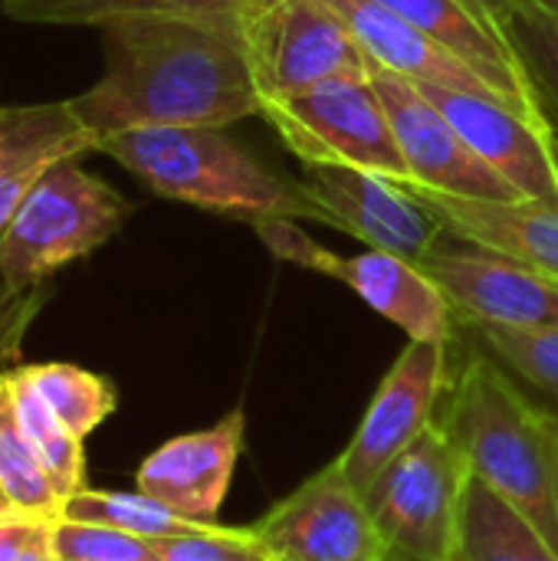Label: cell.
Segmentation results:
<instances>
[{"label":"cell","mask_w":558,"mask_h":561,"mask_svg":"<svg viewBox=\"0 0 558 561\" xmlns=\"http://www.w3.org/2000/svg\"><path fill=\"white\" fill-rule=\"evenodd\" d=\"M388 561H414V559H408V556H401V552H391V559Z\"/></svg>","instance_id":"obj_38"},{"label":"cell","mask_w":558,"mask_h":561,"mask_svg":"<svg viewBox=\"0 0 558 561\" xmlns=\"http://www.w3.org/2000/svg\"><path fill=\"white\" fill-rule=\"evenodd\" d=\"M421 89L457 125L467 145L523 197L558 207V151L553 135L490 95L444 85Z\"/></svg>","instance_id":"obj_14"},{"label":"cell","mask_w":558,"mask_h":561,"mask_svg":"<svg viewBox=\"0 0 558 561\" xmlns=\"http://www.w3.org/2000/svg\"><path fill=\"white\" fill-rule=\"evenodd\" d=\"M270 561H388L362 490L345 477L339 457L280 500L257 526Z\"/></svg>","instance_id":"obj_8"},{"label":"cell","mask_w":558,"mask_h":561,"mask_svg":"<svg viewBox=\"0 0 558 561\" xmlns=\"http://www.w3.org/2000/svg\"><path fill=\"white\" fill-rule=\"evenodd\" d=\"M303 168L299 187L319 210V224L352 233L368 250L421 263L447 237L444 224L391 178L339 164Z\"/></svg>","instance_id":"obj_11"},{"label":"cell","mask_w":558,"mask_h":561,"mask_svg":"<svg viewBox=\"0 0 558 561\" xmlns=\"http://www.w3.org/2000/svg\"><path fill=\"white\" fill-rule=\"evenodd\" d=\"M53 539L62 561H161L158 542L138 539L112 526L56 519Z\"/></svg>","instance_id":"obj_28"},{"label":"cell","mask_w":558,"mask_h":561,"mask_svg":"<svg viewBox=\"0 0 558 561\" xmlns=\"http://www.w3.org/2000/svg\"><path fill=\"white\" fill-rule=\"evenodd\" d=\"M447 230V237L510 256L558 283V207L543 201H474L421 184H401Z\"/></svg>","instance_id":"obj_16"},{"label":"cell","mask_w":558,"mask_h":561,"mask_svg":"<svg viewBox=\"0 0 558 561\" xmlns=\"http://www.w3.org/2000/svg\"><path fill=\"white\" fill-rule=\"evenodd\" d=\"M99 138L66 102L0 105V233L30 187L59 161L95 151Z\"/></svg>","instance_id":"obj_18"},{"label":"cell","mask_w":558,"mask_h":561,"mask_svg":"<svg viewBox=\"0 0 558 561\" xmlns=\"http://www.w3.org/2000/svg\"><path fill=\"white\" fill-rule=\"evenodd\" d=\"M326 276L345 283L365 306L395 322L408 342H451L454 335L451 299L414 260L385 250H365L349 260L335 253Z\"/></svg>","instance_id":"obj_17"},{"label":"cell","mask_w":558,"mask_h":561,"mask_svg":"<svg viewBox=\"0 0 558 561\" xmlns=\"http://www.w3.org/2000/svg\"><path fill=\"white\" fill-rule=\"evenodd\" d=\"M342 26L355 36L362 53L368 56L372 66L388 69L395 76H405L418 85H444V89H460V92H477L490 95L523 118H529L510 95H503L483 72H477L470 62H464L457 53H451L444 43L398 16L378 0H322ZM533 122V118H529ZM536 125V122H533ZM539 128V125H536ZM549 135V131H546Z\"/></svg>","instance_id":"obj_15"},{"label":"cell","mask_w":558,"mask_h":561,"mask_svg":"<svg viewBox=\"0 0 558 561\" xmlns=\"http://www.w3.org/2000/svg\"><path fill=\"white\" fill-rule=\"evenodd\" d=\"M49 286L23 289V293H0V371L10 368L23 348V339L43 306L49 302Z\"/></svg>","instance_id":"obj_31"},{"label":"cell","mask_w":558,"mask_h":561,"mask_svg":"<svg viewBox=\"0 0 558 561\" xmlns=\"http://www.w3.org/2000/svg\"><path fill=\"white\" fill-rule=\"evenodd\" d=\"M237 26L260 102L372 76L368 56L322 0H250Z\"/></svg>","instance_id":"obj_7"},{"label":"cell","mask_w":558,"mask_h":561,"mask_svg":"<svg viewBox=\"0 0 558 561\" xmlns=\"http://www.w3.org/2000/svg\"><path fill=\"white\" fill-rule=\"evenodd\" d=\"M59 519H72V523H95V526H112L122 533H132L138 539L148 542H161V539H178V536H191L210 526L191 523L184 516H178L174 510H168L164 503L145 496V493H109V490H79L62 503Z\"/></svg>","instance_id":"obj_25"},{"label":"cell","mask_w":558,"mask_h":561,"mask_svg":"<svg viewBox=\"0 0 558 561\" xmlns=\"http://www.w3.org/2000/svg\"><path fill=\"white\" fill-rule=\"evenodd\" d=\"M437 43H444L451 53H457L464 62H470L477 72H483L503 95H510L543 131L553 135V118L546 102L539 99L526 66L520 56L503 49L467 10L460 0H378Z\"/></svg>","instance_id":"obj_19"},{"label":"cell","mask_w":558,"mask_h":561,"mask_svg":"<svg viewBox=\"0 0 558 561\" xmlns=\"http://www.w3.org/2000/svg\"><path fill=\"white\" fill-rule=\"evenodd\" d=\"M260 115L303 164L358 168L411 184V171L372 79H329L283 99H266Z\"/></svg>","instance_id":"obj_6"},{"label":"cell","mask_w":558,"mask_h":561,"mask_svg":"<svg viewBox=\"0 0 558 561\" xmlns=\"http://www.w3.org/2000/svg\"><path fill=\"white\" fill-rule=\"evenodd\" d=\"M161 561H270L260 536L250 529H227L210 526L191 536L161 539L158 542Z\"/></svg>","instance_id":"obj_29"},{"label":"cell","mask_w":558,"mask_h":561,"mask_svg":"<svg viewBox=\"0 0 558 561\" xmlns=\"http://www.w3.org/2000/svg\"><path fill=\"white\" fill-rule=\"evenodd\" d=\"M10 381H13V398H16L23 431H26L30 444L36 447L56 493L66 503L72 493L86 490V450H82V440L53 414V408L43 401V394L30 381L23 365H10Z\"/></svg>","instance_id":"obj_23"},{"label":"cell","mask_w":558,"mask_h":561,"mask_svg":"<svg viewBox=\"0 0 558 561\" xmlns=\"http://www.w3.org/2000/svg\"><path fill=\"white\" fill-rule=\"evenodd\" d=\"M447 561H558V549L520 510L470 473Z\"/></svg>","instance_id":"obj_20"},{"label":"cell","mask_w":558,"mask_h":561,"mask_svg":"<svg viewBox=\"0 0 558 561\" xmlns=\"http://www.w3.org/2000/svg\"><path fill=\"white\" fill-rule=\"evenodd\" d=\"M543 417H546V440H549V467H553V506H556L558 523V411L543 404Z\"/></svg>","instance_id":"obj_35"},{"label":"cell","mask_w":558,"mask_h":561,"mask_svg":"<svg viewBox=\"0 0 558 561\" xmlns=\"http://www.w3.org/2000/svg\"><path fill=\"white\" fill-rule=\"evenodd\" d=\"M132 204L79 158L53 164L0 233V293L46 286L53 273L105 247Z\"/></svg>","instance_id":"obj_4"},{"label":"cell","mask_w":558,"mask_h":561,"mask_svg":"<svg viewBox=\"0 0 558 561\" xmlns=\"http://www.w3.org/2000/svg\"><path fill=\"white\" fill-rule=\"evenodd\" d=\"M257 227V233L263 237V243L286 263H296V266H306L312 273H329V263H332V250L319 247L312 237H306L296 220H286V217H257L250 220Z\"/></svg>","instance_id":"obj_30"},{"label":"cell","mask_w":558,"mask_h":561,"mask_svg":"<svg viewBox=\"0 0 558 561\" xmlns=\"http://www.w3.org/2000/svg\"><path fill=\"white\" fill-rule=\"evenodd\" d=\"M243 434L247 414L237 408L204 431L171 437L141 460L135 473L138 493L164 503L191 523L220 526L217 513L243 454Z\"/></svg>","instance_id":"obj_13"},{"label":"cell","mask_w":558,"mask_h":561,"mask_svg":"<svg viewBox=\"0 0 558 561\" xmlns=\"http://www.w3.org/2000/svg\"><path fill=\"white\" fill-rule=\"evenodd\" d=\"M13 513H20V510H16V506L7 500V493L0 490V519H3V516H13Z\"/></svg>","instance_id":"obj_36"},{"label":"cell","mask_w":558,"mask_h":561,"mask_svg":"<svg viewBox=\"0 0 558 561\" xmlns=\"http://www.w3.org/2000/svg\"><path fill=\"white\" fill-rule=\"evenodd\" d=\"M95 151L118 161L168 201L243 220H319V210L303 194L299 181H286L260 164L224 128H128L99 138Z\"/></svg>","instance_id":"obj_3"},{"label":"cell","mask_w":558,"mask_h":561,"mask_svg":"<svg viewBox=\"0 0 558 561\" xmlns=\"http://www.w3.org/2000/svg\"><path fill=\"white\" fill-rule=\"evenodd\" d=\"M0 490L26 516L59 519L62 513V496L56 493L36 447L23 431L10 368L0 371Z\"/></svg>","instance_id":"obj_22"},{"label":"cell","mask_w":558,"mask_h":561,"mask_svg":"<svg viewBox=\"0 0 558 561\" xmlns=\"http://www.w3.org/2000/svg\"><path fill=\"white\" fill-rule=\"evenodd\" d=\"M53 526L56 519L39 523V529L33 533V539L23 546V552L16 556V561H62L56 552V539H53Z\"/></svg>","instance_id":"obj_34"},{"label":"cell","mask_w":558,"mask_h":561,"mask_svg":"<svg viewBox=\"0 0 558 561\" xmlns=\"http://www.w3.org/2000/svg\"><path fill=\"white\" fill-rule=\"evenodd\" d=\"M437 417L470 473L520 510L558 549L543 401L529 398L483 348L470 352L464 368L451 378Z\"/></svg>","instance_id":"obj_2"},{"label":"cell","mask_w":558,"mask_h":561,"mask_svg":"<svg viewBox=\"0 0 558 561\" xmlns=\"http://www.w3.org/2000/svg\"><path fill=\"white\" fill-rule=\"evenodd\" d=\"M467 483L470 467L437 417L362 496L391 552L414 561H447Z\"/></svg>","instance_id":"obj_5"},{"label":"cell","mask_w":558,"mask_h":561,"mask_svg":"<svg viewBox=\"0 0 558 561\" xmlns=\"http://www.w3.org/2000/svg\"><path fill=\"white\" fill-rule=\"evenodd\" d=\"M43 401L53 408V414L79 437L86 440L95 427H102L115 408H118V391L115 385L89 371L82 365L69 362H39V365H23Z\"/></svg>","instance_id":"obj_24"},{"label":"cell","mask_w":558,"mask_h":561,"mask_svg":"<svg viewBox=\"0 0 558 561\" xmlns=\"http://www.w3.org/2000/svg\"><path fill=\"white\" fill-rule=\"evenodd\" d=\"M451 378V342L405 345L372 394L352 444L339 454L345 477L358 490H365L408 444L428 431V424L437 421Z\"/></svg>","instance_id":"obj_10"},{"label":"cell","mask_w":558,"mask_h":561,"mask_svg":"<svg viewBox=\"0 0 558 561\" xmlns=\"http://www.w3.org/2000/svg\"><path fill=\"white\" fill-rule=\"evenodd\" d=\"M424 273L451 299L460 325H500V329H546L558 325V283L536 270L480 250L434 247L421 260Z\"/></svg>","instance_id":"obj_12"},{"label":"cell","mask_w":558,"mask_h":561,"mask_svg":"<svg viewBox=\"0 0 558 561\" xmlns=\"http://www.w3.org/2000/svg\"><path fill=\"white\" fill-rule=\"evenodd\" d=\"M250 0H3L16 23L102 26L125 16H240Z\"/></svg>","instance_id":"obj_21"},{"label":"cell","mask_w":558,"mask_h":561,"mask_svg":"<svg viewBox=\"0 0 558 561\" xmlns=\"http://www.w3.org/2000/svg\"><path fill=\"white\" fill-rule=\"evenodd\" d=\"M553 141H556V151H558V122H553Z\"/></svg>","instance_id":"obj_39"},{"label":"cell","mask_w":558,"mask_h":561,"mask_svg":"<svg viewBox=\"0 0 558 561\" xmlns=\"http://www.w3.org/2000/svg\"><path fill=\"white\" fill-rule=\"evenodd\" d=\"M510 36L549 118L558 122V13L536 0H513Z\"/></svg>","instance_id":"obj_27"},{"label":"cell","mask_w":558,"mask_h":561,"mask_svg":"<svg viewBox=\"0 0 558 561\" xmlns=\"http://www.w3.org/2000/svg\"><path fill=\"white\" fill-rule=\"evenodd\" d=\"M464 3V10L503 46V49H510L513 56H520L516 53V46H513V36H510V10H513V0H460Z\"/></svg>","instance_id":"obj_32"},{"label":"cell","mask_w":558,"mask_h":561,"mask_svg":"<svg viewBox=\"0 0 558 561\" xmlns=\"http://www.w3.org/2000/svg\"><path fill=\"white\" fill-rule=\"evenodd\" d=\"M99 30L105 72L69 99L95 138L168 125L227 128L260 115L237 16H125Z\"/></svg>","instance_id":"obj_1"},{"label":"cell","mask_w":558,"mask_h":561,"mask_svg":"<svg viewBox=\"0 0 558 561\" xmlns=\"http://www.w3.org/2000/svg\"><path fill=\"white\" fill-rule=\"evenodd\" d=\"M477 342L543 404L558 411V325L546 329H500L474 325Z\"/></svg>","instance_id":"obj_26"},{"label":"cell","mask_w":558,"mask_h":561,"mask_svg":"<svg viewBox=\"0 0 558 561\" xmlns=\"http://www.w3.org/2000/svg\"><path fill=\"white\" fill-rule=\"evenodd\" d=\"M368 79L385 102L395 141L411 171V184L474 201H526L467 145L457 125L428 99L418 82L378 66H372Z\"/></svg>","instance_id":"obj_9"},{"label":"cell","mask_w":558,"mask_h":561,"mask_svg":"<svg viewBox=\"0 0 558 561\" xmlns=\"http://www.w3.org/2000/svg\"><path fill=\"white\" fill-rule=\"evenodd\" d=\"M39 523H46V519L26 516V513L3 516V519H0V561H16V556L23 552V546H26V542L33 539V533L39 529Z\"/></svg>","instance_id":"obj_33"},{"label":"cell","mask_w":558,"mask_h":561,"mask_svg":"<svg viewBox=\"0 0 558 561\" xmlns=\"http://www.w3.org/2000/svg\"><path fill=\"white\" fill-rule=\"evenodd\" d=\"M539 7H549V10H556L558 13V0H536Z\"/></svg>","instance_id":"obj_37"}]
</instances>
